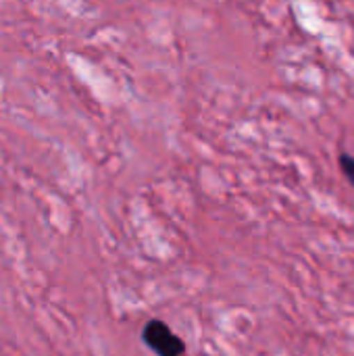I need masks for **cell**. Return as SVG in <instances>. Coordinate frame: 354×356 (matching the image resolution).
<instances>
[{"mask_svg":"<svg viewBox=\"0 0 354 356\" xmlns=\"http://www.w3.org/2000/svg\"><path fill=\"white\" fill-rule=\"evenodd\" d=\"M142 342L156 356H184V340L161 319H150L142 330Z\"/></svg>","mask_w":354,"mask_h":356,"instance_id":"6da1fadb","label":"cell"},{"mask_svg":"<svg viewBox=\"0 0 354 356\" xmlns=\"http://www.w3.org/2000/svg\"><path fill=\"white\" fill-rule=\"evenodd\" d=\"M338 165H340V171H342V175L346 177V181L351 184L354 188V156L353 154H348V152H342L340 156H338Z\"/></svg>","mask_w":354,"mask_h":356,"instance_id":"7a4b0ae2","label":"cell"}]
</instances>
